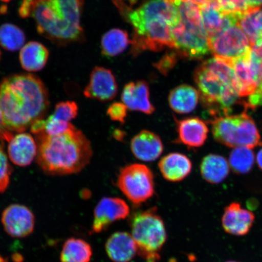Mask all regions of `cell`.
I'll use <instances>...</instances> for the list:
<instances>
[{"mask_svg":"<svg viewBox=\"0 0 262 262\" xmlns=\"http://www.w3.org/2000/svg\"><path fill=\"white\" fill-rule=\"evenodd\" d=\"M49 105L47 88L31 74L12 75L0 81L3 123L13 134L24 133L43 119Z\"/></svg>","mask_w":262,"mask_h":262,"instance_id":"1","label":"cell"},{"mask_svg":"<svg viewBox=\"0 0 262 262\" xmlns=\"http://www.w3.org/2000/svg\"><path fill=\"white\" fill-rule=\"evenodd\" d=\"M36 136V160L48 174H74L82 171L91 162L93 151L90 141L74 125L58 135L41 132Z\"/></svg>","mask_w":262,"mask_h":262,"instance_id":"2","label":"cell"},{"mask_svg":"<svg viewBox=\"0 0 262 262\" xmlns=\"http://www.w3.org/2000/svg\"><path fill=\"white\" fill-rule=\"evenodd\" d=\"M127 18L134 34L132 43L136 52L173 49L172 29L179 21L176 6L169 0H143Z\"/></svg>","mask_w":262,"mask_h":262,"instance_id":"3","label":"cell"},{"mask_svg":"<svg viewBox=\"0 0 262 262\" xmlns=\"http://www.w3.org/2000/svg\"><path fill=\"white\" fill-rule=\"evenodd\" d=\"M194 81L204 106L213 115H229L238 98L233 64L214 57L196 69Z\"/></svg>","mask_w":262,"mask_h":262,"instance_id":"4","label":"cell"},{"mask_svg":"<svg viewBox=\"0 0 262 262\" xmlns=\"http://www.w3.org/2000/svg\"><path fill=\"white\" fill-rule=\"evenodd\" d=\"M83 0H37L31 12L40 34L59 45L83 37Z\"/></svg>","mask_w":262,"mask_h":262,"instance_id":"5","label":"cell"},{"mask_svg":"<svg viewBox=\"0 0 262 262\" xmlns=\"http://www.w3.org/2000/svg\"><path fill=\"white\" fill-rule=\"evenodd\" d=\"M169 1L176 6L179 15V21L172 29L173 49L186 58L204 57L211 50L199 6L185 0Z\"/></svg>","mask_w":262,"mask_h":262,"instance_id":"6","label":"cell"},{"mask_svg":"<svg viewBox=\"0 0 262 262\" xmlns=\"http://www.w3.org/2000/svg\"><path fill=\"white\" fill-rule=\"evenodd\" d=\"M130 228L137 254L145 262L158 261L167 234L165 224L156 208L136 213L131 219Z\"/></svg>","mask_w":262,"mask_h":262,"instance_id":"7","label":"cell"},{"mask_svg":"<svg viewBox=\"0 0 262 262\" xmlns=\"http://www.w3.org/2000/svg\"><path fill=\"white\" fill-rule=\"evenodd\" d=\"M211 126L214 139L225 146L253 149L262 145L256 124L247 113L215 117Z\"/></svg>","mask_w":262,"mask_h":262,"instance_id":"8","label":"cell"},{"mask_svg":"<svg viewBox=\"0 0 262 262\" xmlns=\"http://www.w3.org/2000/svg\"><path fill=\"white\" fill-rule=\"evenodd\" d=\"M117 185L135 205L148 201L155 192L153 172L143 164H130L121 169L117 176Z\"/></svg>","mask_w":262,"mask_h":262,"instance_id":"9","label":"cell"},{"mask_svg":"<svg viewBox=\"0 0 262 262\" xmlns=\"http://www.w3.org/2000/svg\"><path fill=\"white\" fill-rule=\"evenodd\" d=\"M209 41L211 52L215 57L231 61L251 51L250 41L238 24L229 26Z\"/></svg>","mask_w":262,"mask_h":262,"instance_id":"10","label":"cell"},{"mask_svg":"<svg viewBox=\"0 0 262 262\" xmlns=\"http://www.w3.org/2000/svg\"><path fill=\"white\" fill-rule=\"evenodd\" d=\"M2 222L5 231L10 236L24 238L34 231L35 216L26 206L13 204L3 211Z\"/></svg>","mask_w":262,"mask_h":262,"instance_id":"11","label":"cell"},{"mask_svg":"<svg viewBox=\"0 0 262 262\" xmlns=\"http://www.w3.org/2000/svg\"><path fill=\"white\" fill-rule=\"evenodd\" d=\"M130 208L125 201L118 198H104L98 202L94 214L92 230L95 233L103 232L115 222L126 219Z\"/></svg>","mask_w":262,"mask_h":262,"instance_id":"12","label":"cell"},{"mask_svg":"<svg viewBox=\"0 0 262 262\" xmlns=\"http://www.w3.org/2000/svg\"><path fill=\"white\" fill-rule=\"evenodd\" d=\"M118 93V85L112 71L103 67L94 69L90 79L84 90V96L101 102L114 99Z\"/></svg>","mask_w":262,"mask_h":262,"instance_id":"13","label":"cell"},{"mask_svg":"<svg viewBox=\"0 0 262 262\" xmlns=\"http://www.w3.org/2000/svg\"><path fill=\"white\" fill-rule=\"evenodd\" d=\"M203 25L209 39L232 25L238 24L243 14L226 13L219 7L215 0L199 6Z\"/></svg>","mask_w":262,"mask_h":262,"instance_id":"14","label":"cell"},{"mask_svg":"<svg viewBox=\"0 0 262 262\" xmlns=\"http://www.w3.org/2000/svg\"><path fill=\"white\" fill-rule=\"evenodd\" d=\"M175 120L178 134L175 143L193 148L204 145L209 132L207 124L204 120L195 117Z\"/></svg>","mask_w":262,"mask_h":262,"instance_id":"15","label":"cell"},{"mask_svg":"<svg viewBox=\"0 0 262 262\" xmlns=\"http://www.w3.org/2000/svg\"><path fill=\"white\" fill-rule=\"evenodd\" d=\"M121 100L129 111L146 115L155 113L156 108L150 100V90L145 81H131L124 86Z\"/></svg>","mask_w":262,"mask_h":262,"instance_id":"16","label":"cell"},{"mask_svg":"<svg viewBox=\"0 0 262 262\" xmlns=\"http://www.w3.org/2000/svg\"><path fill=\"white\" fill-rule=\"evenodd\" d=\"M254 221L253 212L242 208L238 202H232L224 209L222 224L228 234L243 236L250 232Z\"/></svg>","mask_w":262,"mask_h":262,"instance_id":"17","label":"cell"},{"mask_svg":"<svg viewBox=\"0 0 262 262\" xmlns=\"http://www.w3.org/2000/svg\"><path fill=\"white\" fill-rule=\"evenodd\" d=\"M163 149L162 140L152 131L141 130L131 140V151L137 159L143 162L155 161L162 155Z\"/></svg>","mask_w":262,"mask_h":262,"instance_id":"18","label":"cell"},{"mask_svg":"<svg viewBox=\"0 0 262 262\" xmlns=\"http://www.w3.org/2000/svg\"><path fill=\"white\" fill-rule=\"evenodd\" d=\"M8 152L10 160L18 166L31 165L37 155V144L30 134H14L9 141Z\"/></svg>","mask_w":262,"mask_h":262,"instance_id":"19","label":"cell"},{"mask_svg":"<svg viewBox=\"0 0 262 262\" xmlns=\"http://www.w3.org/2000/svg\"><path fill=\"white\" fill-rule=\"evenodd\" d=\"M251 51L244 56L232 61L233 64L235 88L240 97H250L256 90L258 78L251 63Z\"/></svg>","mask_w":262,"mask_h":262,"instance_id":"20","label":"cell"},{"mask_svg":"<svg viewBox=\"0 0 262 262\" xmlns=\"http://www.w3.org/2000/svg\"><path fill=\"white\" fill-rule=\"evenodd\" d=\"M158 167L163 178L169 182L182 181L191 173L192 165L187 156L179 152H172L162 157Z\"/></svg>","mask_w":262,"mask_h":262,"instance_id":"21","label":"cell"},{"mask_svg":"<svg viewBox=\"0 0 262 262\" xmlns=\"http://www.w3.org/2000/svg\"><path fill=\"white\" fill-rule=\"evenodd\" d=\"M108 257L114 262H129L137 254V246L131 234L117 232L111 235L106 244Z\"/></svg>","mask_w":262,"mask_h":262,"instance_id":"22","label":"cell"},{"mask_svg":"<svg viewBox=\"0 0 262 262\" xmlns=\"http://www.w3.org/2000/svg\"><path fill=\"white\" fill-rule=\"evenodd\" d=\"M199 99L198 90L188 84H181L173 88L168 98L169 107L179 114L192 112L198 106Z\"/></svg>","mask_w":262,"mask_h":262,"instance_id":"23","label":"cell"},{"mask_svg":"<svg viewBox=\"0 0 262 262\" xmlns=\"http://www.w3.org/2000/svg\"><path fill=\"white\" fill-rule=\"evenodd\" d=\"M49 56L48 49L43 45L37 41H31L21 48L19 61L26 71L37 72L44 68Z\"/></svg>","mask_w":262,"mask_h":262,"instance_id":"24","label":"cell"},{"mask_svg":"<svg viewBox=\"0 0 262 262\" xmlns=\"http://www.w3.org/2000/svg\"><path fill=\"white\" fill-rule=\"evenodd\" d=\"M203 178L212 184H219L227 178L229 166L225 157L209 155L203 159L201 165Z\"/></svg>","mask_w":262,"mask_h":262,"instance_id":"25","label":"cell"},{"mask_svg":"<svg viewBox=\"0 0 262 262\" xmlns=\"http://www.w3.org/2000/svg\"><path fill=\"white\" fill-rule=\"evenodd\" d=\"M92 255L93 250L88 242L71 238L64 242L60 259L61 262H90Z\"/></svg>","mask_w":262,"mask_h":262,"instance_id":"26","label":"cell"},{"mask_svg":"<svg viewBox=\"0 0 262 262\" xmlns=\"http://www.w3.org/2000/svg\"><path fill=\"white\" fill-rule=\"evenodd\" d=\"M238 25L247 36L251 47L262 41L261 9L255 8L244 13Z\"/></svg>","mask_w":262,"mask_h":262,"instance_id":"27","label":"cell"},{"mask_svg":"<svg viewBox=\"0 0 262 262\" xmlns=\"http://www.w3.org/2000/svg\"><path fill=\"white\" fill-rule=\"evenodd\" d=\"M132 42L127 33L122 29H113L107 32L101 39L102 54L106 57H116L122 54Z\"/></svg>","mask_w":262,"mask_h":262,"instance_id":"28","label":"cell"},{"mask_svg":"<svg viewBox=\"0 0 262 262\" xmlns=\"http://www.w3.org/2000/svg\"><path fill=\"white\" fill-rule=\"evenodd\" d=\"M25 40V33L18 26L9 24L0 26V45L6 50H19L24 47Z\"/></svg>","mask_w":262,"mask_h":262,"instance_id":"29","label":"cell"},{"mask_svg":"<svg viewBox=\"0 0 262 262\" xmlns=\"http://www.w3.org/2000/svg\"><path fill=\"white\" fill-rule=\"evenodd\" d=\"M254 163V152L248 147H235L229 156V164L231 168L238 174H245L250 172Z\"/></svg>","mask_w":262,"mask_h":262,"instance_id":"30","label":"cell"},{"mask_svg":"<svg viewBox=\"0 0 262 262\" xmlns=\"http://www.w3.org/2000/svg\"><path fill=\"white\" fill-rule=\"evenodd\" d=\"M219 8L226 13L244 14L255 7L257 0H215Z\"/></svg>","mask_w":262,"mask_h":262,"instance_id":"31","label":"cell"},{"mask_svg":"<svg viewBox=\"0 0 262 262\" xmlns=\"http://www.w3.org/2000/svg\"><path fill=\"white\" fill-rule=\"evenodd\" d=\"M78 113V107L75 101H66L57 104L51 116L55 119L70 122L76 118Z\"/></svg>","mask_w":262,"mask_h":262,"instance_id":"32","label":"cell"},{"mask_svg":"<svg viewBox=\"0 0 262 262\" xmlns=\"http://www.w3.org/2000/svg\"><path fill=\"white\" fill-rule=\"evenodd\" d=\"M12 172L11 166L5 152L0 145V193L4 192L8 188Z\"/></svg>","mask_w":262,"mask_h":262,"instance_id":"33","label":"cell"},{"mask_svg":"<svg viewBox=\"0 0 262 262\" xmlns=\"http://www.w3.org/2000/svg\"><path fill=\"white\" fill-rule=\"evenodd\" d=\"M128 109L122 102H114L108 107L107 116L113 122L123 124L125 122Z\"/></svg>","mask_w":262,"mask_h":262,"instance_id":"34","label":"cell"},{"mask_svg":"<svg viewBox=\"0 0 262 262\" xmlns=\"http://www.w3.org/2000/svg\"><path fill=\"white\" fill-rule=\"evenodd\" d=\"M250 57L251 63L259 81L262 78V41L252 46Z\"/></svg>","mask_w":262,"mask_h":262,"instance_id":"35","label":"cell"},{"mask_svg":"<svg viewBox=\"0 0 262 262\" xmlns=\"http://www.w3.org/2000/svg\"><path fill=\"white\" fill-rule=\"evenodd\" d=\"M175 63V57L173 55H170V56L164 58L159 63H157L156 67L160 73L166 75L169 73L170 70L174 67Z\"/></svg>","mask_w":262,"mask_h":262,"instance_id":"36","label":"cell"},{"mask_svg":"<svg viewBox=\"0 0 262 262\" xmlns=\"http://www.w3.org/2000/svg\"><path fill=\"white\" fill-rule=\"evenodd\" d=\"M262 105V78L258 81L256 90L249 97L248 106L252 107Z\"/></svg>","mask_w":262,"mask_h":262,"instance_id":"37","label":"cell"},{"mask_svg":"<svg viewBox=\"0 0 262 262\" xmlns=\"http://www.w3.org/2000/svg\"><path fill=\"white\" fill-rule=\"evenodd\" d=\"M37 0H23L19 9V15L22 18L31 16L32 9Z\"/></svg>","mask_w":262,"mask_h":262,"instance_id":"38","label":"cell"},{"mask_svg":"<svg viewBox=\"0 0 262 262\" xmlns=\"http://www.w3.org/2000/svg\"><path fill=\"white\" fill-rule=\"evenodd\" d=\"M14 136V134L9 132L3 125L2 112L0 107V140L9 142Z\"/></svg>","mask_w":262,"mask_h":262,"instance_id":"39","label":"cell"},{"mask_svg":"<svg viewBox=\"0 0 262 262\" xmlns=\"http://www.w3.org/2000/svg\"><path fill=\"white\" fill-rule=\"evenodd\" d=\"M185 1L191 2L194 3V4L200 6L205 4V3L211 1V0H185Z\"/></svg>","mask_w":262,"mask_h":262,"instance_id":"40","label":"cell"},{"mask_svg":"<svg viewBox=\"0 0 262 262\" xmlns=\"http://www.w3.org/2000/svg\"><path fill=\"white\" fill-rule=\"evenodd\" d=\"M257 162L258 166H259V168L262 170V149L257 154Z\"/></svg>","mask_w":262,"mask_h":262,"instance_id":"41","label":"cell"},{"mask_svg":"<svg viewBox=\"0 0 262 262\" xmlns=\"http://www.w3.org/2000/svg\"><path fill=\"white\" fill-rule=\"evenodd\" d=\"M10 1H11V0H0V2H4V3H8Z\"/></svg>","mask_w":262,"mask_h":262,"instance_id":"42","label":"cell"},{"mask_svg":"<svg viewBox=\"0 0 262 262\" xmlns=\"http://www.w3.org/2000/svg\"><path fill=\"white\" fill-rule=\"evenodd\" d=\"M226 262H238V261H234V260H229V261H226Z\"/></svg>","mask_w":262,"mask_h":262,"instance_id":"43","label":"cell"},{"mask_svg":"<svg viewBox=\"0 0 262 262\" xmlns=\"http://www.w3.org/2000/svg\"><path fill=\"white\" fill-rule=\"evenodd\" d=\"M0 56H1V52H0Z\"/></svg>","mask_w":262,"mask_h":262,"instance_id":"44","label":"cell"}]
</instances>
